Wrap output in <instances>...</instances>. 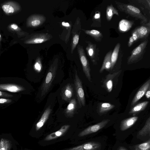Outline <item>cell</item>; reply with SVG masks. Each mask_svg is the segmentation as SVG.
<instances>
[{"label":"cell","instance_id":"8","mask_svg":"<svg viewBox=\"0 0 150 150\" xmlns=\"http://www.w3.org/2000/svg\"><path fill=\"white\" fill-rule=\"evenodd\" d=\"M87 45L86 50L88 56L94 65H96L99 60V48L96 44L88 41L86 42Z\"/></svg>","mask_w":150,"mask_h":150},{"label":"cell","instance_id":"21","mask_svg":"<svg viewBox=\"0 0 150 150\" xmlns=\"http://www.w3.org/2000/svg\"><path fill=\"white\" fill-rule=\"evenodd\" d=\"M77 107V102L74 98L71 99L64 111L66 115L68 117H71L74 115Z\"/></svg>","mask_w":150,"mask_h":150},{"label":"cell","instance_id":"42","mask_svg":"<svg viewBox=\"0 0 150 150\" xmlns=\"http://www.w3.org/2000/svg\"><path fill=\"white\" fill-rule=\"evenodd\" d=\"M3 92H1L0 91V96H3Z\"/></svg>","mask_w":150,"mask_h":150},{"label":"cell","instance_id":"24","mask_svg":"<svg viewBox=\"0 0 150 150\" xmlns=\"http://www.w3.org/2000/svg\"><path fill=\"white\" fill-rule=\"evenodd\" d=\"M82 30L86 34L91 36L97 42H100L103 37L102 33L98 30Z\"/></svg>","mask_w":150,"mask_h":150},{"label":"cell","instance_id":"36","mask_svg":"<svg viewBox=\"0 0 150 150\" xmlns=\"http://www.w3.org/2000/svg\"><path fill=\"white\" fill-rule=\"evenodd\" d=\"M134 42V41L132 36H131L129 38L128 43V47H130L132 45Z\"/></svg>","mask_w":150,"mask_h":150},{"label":"cell","instance_id":"40","mask_svg":"<svg viewBox=\"0 0 150 150\" xmlns=\"http://www.w3.org/2000/svg\"><path fill=\"white\" fill-rule=\"evenodd\" d=\"M118 150H127L125 148L122 146L120 147Z\"/></svg>","mask_w":150,"mask_h":150},{"label":"cell","instance_id":"18","mask_svg":"<svg viewBox=\"0 0 150 150\" xmlns=\"http://www.w3.org/2000/svg\"><path fill=\"white\" fill-rule=\"evenodd\" d=\"M52 111L50 107L47 108L45 110L40 119L35 125V129L36 131L39 130L44 125L48 119Z\"/></svg>","mask_w":150,"mask_h":150},{"label":"cell","instance_id":"37","mask_svg":"<svg viewBox=\"0 0 150 150\" xmlns=\"http://www.w3.org/2000/svg\"><path fill=\"white\" fill-rule=\"evenodd\" d=\"M145 95L146 98L148 99L149 100L150 98V88L147 90Z\"/></svg>","mask_w":150,"mask_h":150},{"label":"cell","instance_id":"17","mask_svg":"<svg viewBox=\"0 0 150 150\" xmlns=\"http://www.w3.org/2000/svg\"><path fill=\"white\" fill-rule=\"evenodd\" d=\"M138 119L137 116H133L122 120L120 125V129L125 131L132 127L137 122Z\"/></svg>","mask_w":150,"mask_h":150},{"label":"cell","instance_id":"19","mask_svg":"<svg viewBox=\"0 0 150 150\" xmlns=\"http://www.w3.org/2000/svg\"><path fill=\"white\" fill-rule=\"evenodd\" d=\"M139 35V39H144L147 37L150 32V22L143 24L141 26L136 28Z\"/></svg>","mask_w":150,"mask_h":150},{"label":"cell","instance_id":"22","mask_svg":"<svg viewBox=\"0 0 150 150\" xmlns=\"http://www.w3.org/2000/svg\"><path fill=\"white\" fill-rule=\"evenodd\" d=\"M149 103V101H146L135 105L130 110L129 112V114L134 115L144 110Z\"/></svg>","mask_w":150,"mask_h":150},{"label":"cell","instance_id":"30","mask_svg":"<svg viewBox=\"0 0 150 150\" xmlns=\"http://www.w3.org/2000/svg\"><path fill=\"white\" fill-rule=\"evenodd\" d=\"M93 23L91 25L92 27H100L101 26V13L100 12H96L92 18Z\"/></svg>","mask_w":150,"mask_h":150},{"label":"cell","instance_id":"29","mask_svg":"<svg viewBox=\"0 0 150 150\" xmlns=\"http://www.w3.org/2000/svg\"><path fill=\"white\" fill-rule=\"evenodd\" d=\"M120 44L118 43L115 45L114 49L112 52L111 56V67L110 70L112 69L117 61Z\"/></svg>","mask_w":150,"mask_h":150},{"label":"cell","instance_id":"27","mask_svg":"<svg viewBox=\"0 0 150 150\" xmlns=\"http://www.w3.org/2000/svg\"><path fill=\"white\" fill-rule=\"evenodd\" d=\"M115 107V105L108 103H100L98 107V113L102 115L111 110Z\"/></svg>","mask_w":150,"mask_h":150},{"label":"cell","instance_id":"7","mask_svg":"<svg viewBox=\"0 0 150 150\" xmlns=\"http://www.w3.org/2000/svg\"><path fill=\"white\" fill-rule=\"evenodd\" d=\"M74 81L78 103L81 106H85V97L82 83L76 70Z\"/></svg>","mask_w":150,"mask_h":150},{"label":"cell","instance_id":"23","mask_svg":"<svg viewBox=\"0 0 150 150\" xmlns=\"http://www.w3.org/2000/svg\"><path fill=\"white\" fill-rule=\"evenodd\" d=\"M0 90L12 92H17L24 90L22 87L18 85L11 84H0Z\"/></svg>","mask_w":150,"mask_h":150},{"label":"cell","instance_id":"28","mask_svg":"<svg viewBox=\"0 0 150 150\" xmlns=\"http://www.w3.org/2000/svg\"><path fill=\"white\" fill-rule=\"evenodd\" d=\"M115 14L118 16L119 15L118 11L112 4L108 5L106 11V18L107 21H110Z\"/></svg>","mask_w":150,"mask_h":150},{"label":"cell","instance_id":"3","mask_svg":"<svg viewBox=\"0 0 150 150\" xmlns=\"http://www.w3.org/2000/svg\"><path fill=\"white\" fill-rule=\"evenodd\" d=\"M148 42V39L145 40L132 51L128 58V64L137 63L142 59Z\"/></svg>","mask_w":150,"mask_h":150},{"label":"cell","instance_id":"39","mask_svg":"<svg viewBox=\"0 0 150 150\" xmlns=\"http://www.w3.org/2000/svg\"><path fill=\"white\" fill-rule=\"evenodd\" d=\"M8 100L7 99L4 98H0V103H4L7 102Z\"/></svg>","mask_w":150,"mask_h":150},{"label":"cell","instance_id":"5","mask_svg":"<svg viewBox=\"0 0 150 150\" xmlns=\"http://www.w3.org/2000/svg\"><path fill=\"white\" fill-rule=\"evenodd\" d=\"M1 8L6 15H12L19 12L21 7L18 2L12 0L6 1L1 4Z\"/></svg>","mask_w":150,"mask_h":150},{"label":"cell","instance_id":"12","mask_svg":"<svg viewBox=\"0 0 150 150\" xmlns=\"http://www.w3.org/2000/svg\"><path fill=\"white\" fill-rule=\"evenodd\" d=\"M101 146V144L99 143L89 142L63 150H99Z\"/></svg>","mask_w":150,"mask_h":150},{"label":"cell","instance_id":"26","mask_svg":"<svg viewBox=\"0 0 150 150\" xmlns=\"http://www.w3.org/2000/svg\"><path fill=\"white\" fill-rule=\"evenodd\" d=\"M150 134V117L147 119L143 128L137 133V136L138 137H144Z\"/></svg>","mask_w":150,"mask_h":150},{"label":"cell","instance_id":"2","mask_svg":"<svg viewBox=\"0 0 150 150\" xmlns=\"http://www.w3.org/2000/svg\"><path fill=\"white\" fill-rule=\"evenodd\" d=\"M57 62L54 61L50 67L41 89V95L42 96L48 91L56 74Z\"/></svg>","mask_w":150,"mask_h":150},{"label":"cell","instance_id":"1","mask_svg":"<svg viewBox=\"0 0 150 150\" xmlns=\"http://www.w3.org/2000/svg\"><path fill=\"white\" fill-rule=\"evenodd\" d=\"M115 2L118 9L120 11L134 18L137 20H139L141 23L144 24L147 22V18L137 8L130 4L122 3L116 1Z\"/></svg>","mask_w":150,"mask_h":150},{"label":"cell","instance_id":"6","mask_svg":"<svg viewBox=\"0 0 150 150\" xmlns=\"http://www.w3.org/2000/svg\"><path fill=\"white\" fill-rule=\"evenodd\" d=\"M51 35L47 33L32 34L25 38L23 42L25 44L41 43L50 40Z\"/></svg>","mask_w":150,"mask_h":150},{"label":"cell","instance_id":"16","mask_svg":"<svg viewBox=\"0 0 150 150\" xmlns=\"http://www.w3.org/2000/svg\"><path fill=\"white\" fill-rule=\"evenodd\" d=\"M73 89L71 85L68 83L62 88L61 91V96L62 99L69 101L71 99L73 95Z\"/></svg>","mask_w":150,"mask_h":150},{"label":"cell","instance_id":"33","mask_svg":"<svg viewBox=\"0 0 150 150\" xmlns=\"http://www.w3.org/2000/svg\"><path fill=\"white\" fill-rule=\"evenodd\" d=\"M79 40V35L75 34L73 35L71 47V53L72 54L74 50L78 45Z\"/></svg>","mask_w":150,"mask_h":150},{"label":"cell","instance_id":"38","mask_svg":"<svg viewBox=\"0 0 150 150\" xmlns=\"http://www.w3.org/2000/svg\"><path fill=\"white\" fill-rule=\"evenodd\" d=\"M62 25L64 27H68L70 26L69 24L68 23H66L64 22H63L62 23Z\"/></svg>","mask_w":150,"mask_h":150},{"label":"cell","instance_id":"14","mask_svg":"<svg viewBox=\"0 0 150 150\" xmlns=\"http://www.w3.org/2000/svg\"><path fill=\"white\" fill-rule=\"evenodd\" d=\"M70 125H66L62 126L61 128L55 132L47 135L45 138V141H49L57 139L63 135L70 127Z\"/></svg>","mask_w":150,"mask_h":150},{"label":"cell","instance_id":"10","mask_svg":"<svg viewBox=\"0 0 150 150\" xmlns=\"http://www.w3.org/2000/svg\"><path fill=\"white\" fill-rule=\"evenodd\" d=\"M109 119H105L95 125L90 126L86 128L79 134V137H83L95 133L104 127L110 122Z\"/></svg>","mask_w":150,"mask_h":150},{"label":"cell","instance_id":"41","mask_svg":"<svg viewBox=\"0 0 150 150\" xmlns=\"http://www.w3.org/2000/svg\"><path fill=\"white\" fill-rule=\"evenodd\" d=\"M1 39H2L1 36V34L0 33V45H1Z\"/></svg>","mask_w":150,"mask_h":150},{"label":"cell","instance_id":"9","mask_svg":"<svg viewBox=\"0 0 150 150\" xmlns=\"http://www.w3.org/2000/svg\"><path fill=\"white\" fill-rule=\"evenodd\" d=\"M121 72L120 70L111 74H108L105 76L103 80V86L109 92L112 90L115 83H117V79Z\"/></svg>","mask_w":150,"mask_h":150},{"label":"cell","instance_id":"35","mask_svg":"<svg viewBox=\"0 0 150 150\" xmlns=\"http://www.w3.org/2000/svg\"><path fill=\"white\" fill-rule=\"evenodd\" d=\"M132 36L134 41H135L139 39V34L136 28L133 31Z\"/></svg>","mask_w":150,"mask_h":150},{"label":"cell","instance_id":"20","mask_svg":"<svg viewBox=\"0 0 150 150\" xmlns=\"http://www.w3.org/2000/svg\"><path fill=\"white\" fill-rule=\"evenodd\" d=\"M112 52V51L110 50L105 55L102 65L99 70V72L100 73H102L105 70L107 71H109L110 70L111 67V56Z\"/></svg>","mask_w":150,"mask_h":150},{"label":"cell","instance_id":"34","mask_svg":"<svg viewBox=\"0 0 150 150\" xmlns=\"http://www.w3.org/2000/svg\"><path fill=\"white\" fill-rule=\"evenodd\" d=\"M34 69L38 73L40 72L42 70V65L40 58L38 57L34 65Z\"/></svg>","mask_w":150,"mask_h":150},{"label":"cell","instance_id":"13","mask_svg":"<svg viewBox=\"0 0 150 150\" xmlns=\"http://www.w3.org/2000/svg\"><path fill=\"white\" fill-rule=\"evenodd\" d=\"M150 88V79H149L140 88L133 99L131 106L135 105L144 96L147 90Z\"/></svg>","mask_w":150,"mask_h":150},{"label":"cell","instance_id":"31","mask_svg":"<svg viewBox=\"0 0 150 150\" xmlns=\"http://www.w3.org/2000/svg\"><path fill=\"white\" fill-rule=\"evenodd\" d=\"M150 139L142 143L134 145L132 150H150Z\"/></svg>","mask_w":150,"mask_h":150},{"label":"cell","instance_id":"25","mask_svg":"<svg viewBox=\"0 0 150 150\" xmlns=\"http://www.w3.org/2000/svg\"><path fill=\"white\" fill-rule=\"evenodd\" d=\"M133 21L123 19L119 23V29L120 31L125 32L128 31L134 24Z\"/></svg>","mask_w":150,"mask_h":150},{"label":"cell","instance_id":"11","mask_svg":"<svg viewBox=\"0 0 150 150\" xmlns=\"http://www.w3.org/2000/svg\"><path fill=\"white\" fill-rule=\"evenodd\" d=\"M46 20L45 17L41 14H33L27 19L26 24L28 28H35L41 25Z\"/></svg>","mask_w":150,"mask_h":150},{"label":"cell","instance_id":"32","mask_svg":"<svg viewBox=\"0 0 150 150\" xmlns=\"http://www.w3.org/2000/svg\"><path fill=\"white\" fill-rule=\"evenodd\" d=\"M11 145L9 140L2 138L0 141V150H10Z\"/></svg>","mask_w":150,"mask_h":150},{"label":"cell","instance_id":"15","mask_svg":"<svg viewBox=\"0 0 150 150\" xmlns=\"http://www.w3.org/2000/svg\"><path fill=\"white\" fill-rule=\"evenodd\" d=\"M7 29L10 32L16 34L18 38H20L28 35L29 33L23 30L17 24L11 23L8 25Z\"/></svg>","mask_w":150,"mask_h":150},{"label":"cell","instance_id":"4","mask_svg":"<svg viewBox=\"0 0 150 150\" xmlns=\"http://www.w3.org/2000/svg\"><path fill=\"white\" fill-rule=\"evenodd\" d=\"M77 50L80 60L81 63L83 71L87 78L90 81H91V69L89 64L86 57L84 50L82 46L78 45Z\"/></svg>","mask_w":150,"mask_h":150}]
</instances>
